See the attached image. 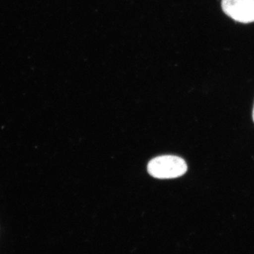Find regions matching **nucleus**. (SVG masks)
<instances>
[{"label": "nucleus", "mask_w": 254, "mask_h": 254, "mask_svg": "<svg viewBox=\"0 0 254 254\" xmlns=\"http://www.w3.org/2000/svg\"><path fill=\"white\" fill-rule=\"evenodd\" d=\"M224 12L241 23L254 21V0H222Z\"/></svg>", "instance_id": "nucleus-2"}, {"label": "nucleus", "mask_w": 254, "mask_h": 254, "mask_svg": "<svg viewBox=\"0 0 254 254\" xmlns=\"http://www.w3.org/2000/svg\"><path fill=\"white\" fill-rule=\"evenodd\" d=\"M150 175L158 179L177 178L186 173L185 160L175 155H163L150 160L148 165Z\"/></svg>", "instance_id": "nucleus-1"}, {"label": "nucleus", "mask_w": 254, "mask_h": 254, "mask_svg": "<svg viewBox=\"0 0 254 254\" xmlns=\"http://www.w3.org/2000/svg\"><path fill=\"white\" fill-rule=\"evenodd\" d=\"M253 119L254 121V112H253Z\"/></svg>", "instance_id": "nucleus-3"}]
</instances>
